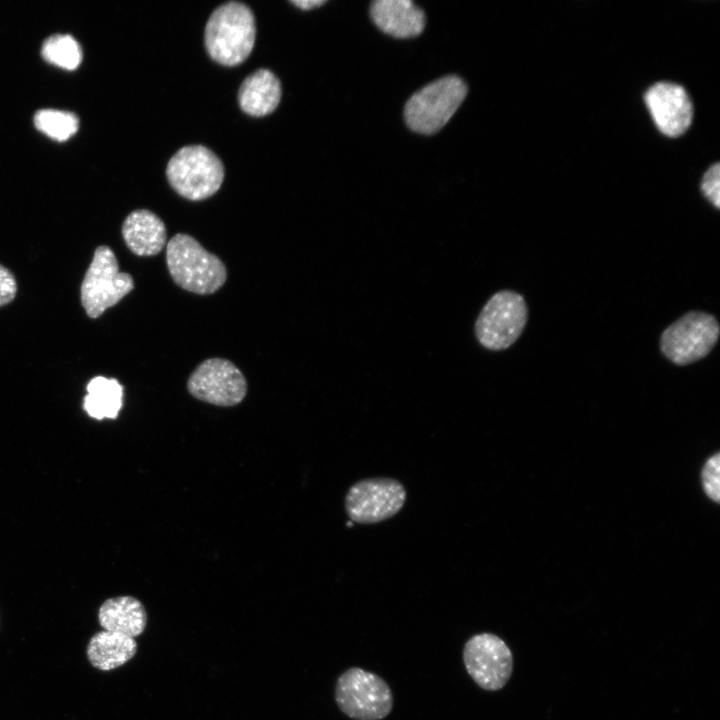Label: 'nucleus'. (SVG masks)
Returning a JSON list of instances; mask_svg holds the SVG:
<instances>
[{
	"label": "nucleus",
	"instance_id": "7",
	"mask_svg": "<svg viewBox=\"0 0 720 720\" xmlns=\"http://www.w3.org/2000/svg\"><path fill=\"white\" fill-rule=\"evenodd\" d=\"M527 316V305L520 294L499 291L487 301L476 320V338L489 350H504L519 338Z\"/></svg>",
	"mask_w": 720,
	"mask_h": 720
},
{
	"label": "nucleus",
	"instance_id": "21",
	"mask_svg": "<svg viewBox=\"0 0 720 720\" xmlns=\"http://www.w3.org/2000/svg\"><path fill=\"white\" fill-rule=\"evenodd\" d=\"M701 479L706 495L711 500L718 502L720 499V456L718 453L705 462Z\"/></svg>",
	"mask_w": 720,
	"mask_h": 720
},
{
	"label": "nucleus",
	"instance_id": "9",
	"mask_svg": "<svg viewBox=\"0 0 720 720\" xmlns=\"http://www.w3.org/2000/svg\"><path fill=\"white\" fill-rule=\"evenodd\" d=\"M406 498V489L400 481L390 477L366 478L349 488L344 507L351 521L374 524L396 515Z\"/></svg>",
	"mask_w": 720,
	"mask_h": 720
},
{
	"label": "nucleus",
	"instance_id": "11",
	"mask_svg": "<svg viewBox=\"0 0 720 720\" xmlns=\"http://www.w3.org/2000/svg\"><path fill=\"white\" fill-rule=\"evenodd\" d=\"M187 389L198 400L228 407L237 405L244 399L247 382L231 361L210 358L200 363L192 372Z\"/></svg>",
	"mask_w": 720,
	"mask_h": 720
},
{
	"label": "nucleus",
	"instance_id": "18",
	"mask_svg": "<svg viewBox=\"0 0 720 720\" xmlns=\"http://www.w3.org/2000/svg\"><path fill=\"white\" fill-rule=\"evenodd\" d=\"M123 403V386L118 380L96 376L87 384L83 408L97 420L116 419Z\"/></svg>",
	"mask_w": 720,
	"mask_h": 720
},
{
	"label": "nucleus",
	"instance_id": "14",
	"mask_svg": "<svg viewBox=\"0 0 720 720\" xmlns=\"http://www.w3.org/2000/svg\"><path fill=\"white\" fill-rule=\"evenodd\" d=\"M122 236L127 247L138 256L157 255L167 240L163 221L146 209L135 210L126 217Z\"/></svg>",
	"mask_w": 720,
	"mask_h": 720
},
{
	"label": "nucleus",
	"instance_id": "8",
	"mask_svg": "<svg viewBox=\"0 0 720 720\" xmlns=\"http://www.w3.org/2000/svg\"><path fill=\"white\" fill-rule=\"evenodd\" d=\"M719 337V324L714 316L691 311L668 326L662 333V353L677 365H687L704 358Z\"/></svg>",
	"mask_w": 720,
	"mask_h": 720
},
{
	"label": "nucleus",
	"instance_id": "6",
	"mask_svg": "<svg viewBox=\"0 0 720 720\" xmlns=\"http://www.w3.org/2000/svg\"><path fill=\"white\" fill-rule=\"evenodd\" d=\"M133 288L132 276L120 271L114 252L108 246L97 247L81 284V303L86 314L98 318Z\"/></svg>",
	"mask_w": 720,
	"mask_h": 720
},
{
	"label": "nucleus",
	"instance_id": "23",
	"mask_svg": "<svg viewBox=\"0 0 720 720\" xmlns=\"http://www.w3.org/2000/svg\"><path fill=\"white\" fill-rule=\"evenodd\" d=\"M17 283L14 275L0 264V307L10 303L16 296Z\"/></svg>",
	"mask_w": 720,
	"mask_h": 720
},
{
	"label": "nucleus",
	"instance_id": "4",
	"mask_svg": "<svg viewBox=\"0 0 720 720\" xmlns=\"http://www.w3.org/2000/svg\"><path fill=\"white\" fill-rule=\"evenodd\" d=\"M166 175L179 195L198 201L219 190L224 180V166L220 158L207 147L188 145L171 157Z\"/></svg>",
	"mask_w": 720,
	"mask_h": 720
},
{
	"label": "nucleus",
	"instance_id": "15",
	"mask_svg": "<svg viewBox=\"0 0 720 720\" xmlns=\"http://www.w3.org/2000/svg\"><path fill=\"white\" fill-rule=\"evenodd\" d=\"M281 99V84L268 69H258L244 79L238 91V102L248 115L262 117L272 113Z\"/></svg>",
	"mask_w": 720,
	"mask_h": 720
},
{
	"label": "nucleus",
	"instance_id": "16",
	"mask_svg": "<svg viewBox=\"0 0 720 720\" xmlns=\"http://www.w3.org/2000/svg\"><path fill=\"white\" fill-rule=\"evenodd\" d=\"M98 621L103 630L135 639L146 627L147 613L144 605L135 597L118 596L102 603Z\"/></svg>",
	"mask_w": 720,
	"mask_h": 720
},
{
	"label": "nucleus",
	"instance_id": "13",
	"mask_svg": "<svg viewBox=\"0 0 720 720\" xmlns=\"http://www.w3.org/2000/svg\"><path fill=\"white\" fill-rule=\"evenodd\" d=\"M370 15L374 24L395 38L418 36L425 27V14L410 0H376Z\"/></svg>",
	"mask_w": 720,
	"mask_h": 720
},
{
	"label": "nucleus",
	"instance_id": "2",
	"mask_svg": "<svg viewBox=\"0 0 720 720\" xmlns=\"http://www.w3.org/2000/svg\"><path fill=\"white\" fill-rule=\"evenodd\" d=\"M166 263L173 281L196 294L214 293L227 278L223 262L184 233H178L168 241Z\"/></svg>",
	"mask_w": 720,
	"mask_h": 720
},
{
	"label": "nucleus",
	"instance_id": "17",
	"mask_svg": "<svg viewBox=\"0 0 720 720\" xmlns=\"http://www.w3.org/2000/svg\"><path fill=\"white\" fill-rule=\"evenodd\" d=\"M136 651L137 643L134 638L103 630L90 639L87 657L93 667L109 671L128 662Z\"/></svg>",
	"mask_w": 720,
	"mask_h": 720
},
{
	"label": "nucleus",
	"instance_id": "20",
	"mask_svg": "<svg viewBox=\"0 0 720 720\" xmlns=\"http://www.w3.org/2000/svg\"><path fill=\"white\" fill-rule=\"evenodd\" d=\"M36 128L50 138L65 141L76 133L78 118L70 112L55 109H41L34 115Z\"/></svg>",
	"mask_w": 720,
	"mask_h": 720
},
{
	"label": "nucleus",
	"instance_id": "19",
	"mask_svg": "<svg viewBox=\"0 0 720 720\" xmlns=\"http://www.w3.org/2000/svg\"><path fill=\"white\" fill-rule=\"evenodd\" d=\"M43 58L61 68L73 70L82 59L78 42L68 34H55L48 37L41 49Z\"/></svg>",
	"mask_w": 720,
	"mask_h": 720
},
{
	"label": "nucleus",
	"instance_id": "1",
	"mask_svg": "<svg viewBox=\"0 0 720 720\" xmlns=\"http://www.w3.org/2000/svg\"><path fill=\"white\" fill-rule=\"evenodd\" d=\"M256 36L254 14L244 3L229 1L210 15L204 41L210 57L224 66H236L250 55Z\"/></svg>",
	"mask_w": 720,
	"mask_h": 720
},
{
	"label": "nucleus",
	"instance_id": "22",
	"mask_svg": "<svg viewBox=\"0 0 720 720\" xmlns=\"http://www.w3.org/2000/svg\"><path fill=\"white\" fill-rule=\"evenodd\" d=\"M704 196L716 207H720V165L715 163L704 174L701 182Z\"/></svg>",
	"mask_w": 720,
	"mask_h": 720
},
{
	"label": "nucleus",
	"instance_id": "12",
	"mask_svg": "<svg viewBox=\"0 0 720 720\" xmlns=\"http://www.w3.org/2000/svg\"><path fill=\"white\" fill-rule=\"evenodd\" d=\"M645 102L656 126L663 134L676 137L689 128L693 107L682 86L671 82H658L647 90Z\"/></svg>",
	"mask_w": 720,
	"mask_h": 720
},
{
	"label": "nucleus",
	"instance_id": "10",
	"mask_svg": "<svg viewBox=\"0 0 720 720\" xmlns=\"http://www.w3.org/2000/svg\"><path fill=\"white\" fill-rule=\"evenodd\" d=\"M463 662L472 680L487 691L502 689L513 671L510 648L502 638L489 632L475 634L466 641Z\"/></svg>",
	"mask_w": 720,
	"mask_h": 720
},
{
	"label": "nucleus",
	"instance_id": "24",
	"mask_svg": "<svg viewBox=\"0 0 720 720\" xmlns=\"http://www.w3.org/2000/svg\"><path fill=\"white\" fill-rule=\"evenodd\" d=\"M290 2L302 10H310L326 3L325 0H292Z\"/></svg>",
	"mask_w": 720,
	"mask_h": 720
},
{
	"label": "nucleus",
	"instance_id": "3",
	"mask_svg": "<svg viewBox=\"0 0 720 720\" xmlns=\"http://www.w3.org/2000/svg\"><path fill=\"white\" fill-rule=\"evenodd\" d=\"M466 94V84L455 75L429 83L407 101L404 108L407 126L419 134L436 133L451 119Z\"/></svg>",
	"mask_w": 720,
	"mask_h": 720
},
{
	"label": "nucleus",
	"instance_id": "5",
	"mask_svg": "<svg viewBox=\"0 0 720 720\" xmlns=\"http://www.w3.org/2000/svg\"><path fill=\"white\" fill-rule=\"evenodd\" d=\"M338 708L354 720H382L393 708L388 683L379 675L359 667L344 671L335 685Z\"/></svg>",
	"mask_w": 720,
	"mask_h": 720
}]
</instances>
